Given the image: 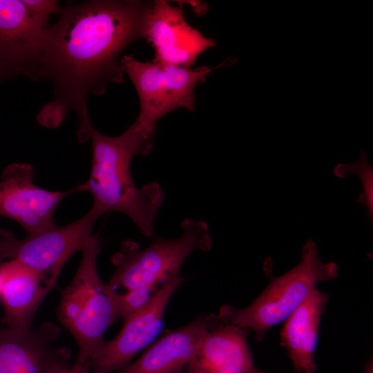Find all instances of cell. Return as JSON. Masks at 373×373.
I'll return each instance as SVG.
<instances>
[{"instance_id":"cell-21","label":"cell","mask_w":373,"mask_h":373,"mask_svg":"<svg viewBox=\"0 0 373 373\" xmlns=\"http://www.w3.org/2000/svg\"><path fill=\"white\" fill-rule=\"evenodd\" d=\"M56 373H92L89 372V369H86L84 367L76 365L74 364L73 366H66L61 369H60L59 371H57Z\"/></svg>"},{"instance_id":"cell-6","label":"cell","mask_w":373,"mask_h":373,"mask_svg":"<svg viewBox=\"0 0 373 373\" xmlns=\"http://www.w3.org/2000/svg\"><path fill=\"white\" fill-rule=\"evenodd\" d=\"M238 60L229 57L218 66L191 68L152 61H141L125 55L121 66L133 82L140 99L136 122L149 131H155L157 122L169 113L184 108L195 109V88L210 73L219 67H229Z\"/></svg>"},{"instance_id":"cell-15","label":"cell","mask_w":373,"mask_h":373,"mask_svg":"<svg viewBox=\"0 0 373 373\" xmlns=\"http://www.w3.org/2000/svg\"><path fill=\"white\" fill-rule=\"evenodd\" d=\"M0 280L3 321L6 327H30L39 306L55 283L13 259L1 265Z\"/></svg>"},{"instance_id":"cell-20","label":"cell","mask_w":373,"mask_h":373,"mask_svg":"<svg viewBox=\"0 0 373 373\" xmlns=\"http://www.w3.org/2000/svg\"><path fill=\"white\" fill-rule=\"evenodd\" d=\"M12 232L0 228V266L7 259L6 247Z\"/></svg>"},{"instance_id":"cell-1","label":"cell","mask_w":373,"mask_h":373,"mask_svg":"<svg viewBox=\"0 0 373 373\" xmlns=\"http://www.w3.org/2000/svg\"><path fill=\"white\" fill-rule=\"evenodd\" d=\"M153 1L94 0L61 8L46 28L35 80L53 86L52 100L39 111L42 126L57 127L69 111L78 119L80 142L90 138L93 125L87 109L88 94L102 95L109 84L124 78L120 55L132 43L145 39Z\"/></svg>"},{"instance_id":"cell-18","label":"cell","mask_w":373,"mask_h":373,"mask_svg":"<svg viewBox=\"0 0 373 373\" xmlns=\"http://www.w3.org/2000/svg\"><path fill=\"white\" fill-rule=\"evenodd\" d=\"M164 281H155L124 294L118 293L119 318L124 321L144 307Z\"/></svg>"},{"instance_id":"cell-23","label":"cell","mask_w":373,"mask_h":373,"mask_svg":"<svg viewBox=\"0 0 373 373\" xmlns=\"http://www.w3.org/2000/svg\"><path fill=\"white\" fill-rule=\"evenodd\" d=\"M364 373H372V361L367 365Z\"/></svg>"},{"instance_id":"cell-9","label":"cell","mask_w":373,"mask_h":373,"mask_svg":"<svg viewBox=\"0 0 373 373\" xmlns=\"http://www.w3.org/2000/svg\"><path fill=\"white\" fill-rule=\"evenodd\" d=\"M34 169L26 163H12L3 170L0 179V216L19 224L27 236L46 230L56 224L55 211L66 198L78 192L49 191L34 183Z\"/></svg>"},{"instance_id":"cell-11","label":"cell","mask_w":373,"mask_h":373,"mask_svg":"<svg viewBox=\"0 0 373 373\" xmlns=\"http://www.w3.org/2000/svg\"><path fill=\"white\" fill-rule=\"evenodd\" d=\"M48 21L22 0H0V68L9 78L22 75L35 80Z\"/></svg>"},{"instance_id":"cell-17","label":"cell","mask_w":373,"mask_h":373,"mask_svg":"<svg viewBox=\"0 0 373 373\" xmlns=\"http://www.w3.org/2000/svg\"><path fill=\"white\" fill-rule=\"evenodd\" d=\"M335 176L345 178L350 173L356 175L360 179L363 191L356 202L366 208V215L369 218L371 225L373 220V169L370 165L367 154L361 151L359 159L350 164H338L334 169Z\"/></svg>"},{"instance_id":"cell-19","label":"cell","mask_w":373,"mask_h":373,"mask_svg":"<svg viewBox=\"0 0 373 373\" xmlns=\"http://www.w3.org/2000/svg\"><path fill=\"white\" fill-rule=\"evenodd\" d=\"M27 8L37 15L48 19L52 14L59 13L61 8L55 0H22Z\"/></svg>"},{"instance_id":"cell-4","label":"cell","mask_w":373,"mask_h":373,"mask_svg":"<svg viewBox=\"0 0 373 373\" xmlns=\"http://www.w3.org/2000/svg\"><path fill=\"white\" fill-rule=\"evenodd\" d=\"M301 254L294 267L277 277L269 276L267 287L248 306L223 305L218 314L220 320L254 331L256 339L261 341L269 329L285 321L318 283L338 276V265L323 262L313 240L306 241Z\"/></svg>"},{"instance_id":"cell-22","label":"cell","mask_w":373,"mask_h":373,"mask_svg":"<svg viewBox=\"0 0 373 373\" xmlns=\"http://www.w3.org/2000/svg\"><path fill=\"white\" fill-rule=\"evenodd\" d=\"M8 76L6 73L0 68V81L8 79Z\"/></svg>"},{"instance_id":"cell-12","label":"cell","mask_w":373,"mask_h":373,"mask_svg":"<svg viewBox=\"0 0 373 373\" xmlns=\"http://www.w3.org/2000/svg\"><path fill=\"white\" fill-rule=\"evenodd\" d=\"M145 39L152 44L157 63L191 68L204 51L216 46L186 21L181 6L153 1Z\"/></svg>"},{"instance_id":"cell-24","label":"cell","mask_w":373,"mask_h":373,"mask_svg":"<svg viewBox=\"0 0 373 373\" xmlns=\"http://www.w3.org/2000/svg\"><path fill=\"white\" fill-rule=\"evenodd\" d=\"M256 373H265V372H260V371H259V370H257V371L256 372Z\"/></svg>"},{"instance_id":"cell-16","label":"cell","mask_w":373,"mask_h":373,"mask_svg":"<svg viewBox=\"0 0 373 373\" xmlns=\"http://www.w3.org/2000/svg\"><path fill=\"white\" fill-rule=\"evenodd\" d=\"M328 300L326 293L316 288L285 321L280 342L298 373H314L316 370L314 352Z\"/></svg>"},{"instance_id":"cell-8","label":"cell","mask_w":373,"mask_h":373,"mask_svg":"<svg viewBox=\"0 0 373 373\" xmlns=\"http://www.w3.org/2000/svg\"><path fill=\"white\" fill-rule=\"evenodd\" d=\"M102 215L92 206L82 217L66 225L55 224L21 240L13 234L8 244V259L21 262L55 284L66 262L82 251L93 235L95 223Z\"/></svg>"},{"instance_id":"cell-3","label":"cell","mask_w":373,"mask_h":373,"mask_svg":"<svg viewBox=\"0 0 373 373\" xmlns=\"http://www.w3.org/2000/svg\"><path fill=\"white\" fill-rule=\"evenodd\" d=\"M99 241L93 235L82 252L79 267L61 294L57 309L61 323L78 345L75 365L90 369L108 328L119 319L118 292L104 283L97 269Z\"/></svg>"},{"instance_id":"cell-7","label":"cell","mask_w":373,"mask_h":373,"mask_svg":"<svg viewBox=\"0 0 373 373\" xmlns=\"http://www.w3.org/2000/svg\"><path fill=\"white\" fill-rule=\"evenodd\" d=\"M183 280L180 273L170 276L144 307L124 320L119 334L113 339L105 341L93 358L92 373L117 372L153 343L162 330L168 303Z\"/></svg>"},{"instance_id":"cell-13","label":"cell","mask_w":373,"mask_h":373,"mask_svg":"<svg viewBox=\"0 0 373 373\" xmlns=\"http://www.w3.org/2000/svg\"><path fill=\"white\" fill-rule=\"evenodd\" d=\"M218 314L200 315L151 344L133 363L116 373H183Z\"/></svg>"},{"instance_id":"cell-10","label":"cell","mask_w":373,"mask_h":373,"mask_svg":"<svg viewBox=\"0 0 373 373\" xmlns=\"http://www.w3.org/2000/svg\"><path fill=\"white\" fill-rule=\"evenodd\" d=\"M60 329L46 322L13 329L0 326V373H56L68 366L70 352L56 345Z\"/></svg>"},{"instance_id":"cell-2","label":"cell","mask_w":373,"mask_h":373,"mask_svg":"<svg viewBox=\"0 0 373 373\" xmlns=\"http://www.w3.org/2000/svg\"><path fill=\"white\" fill-rule=\"evenodd\" d=\"M155 131L146 130L135 121L117 136L106 135L93 125L92 160L88 179L77 186L88 191L93 207L103 215L120 212L130 218L144 236L155 235L154 224L165 198L155 182L137 187L132 178L131 165L136 155H146L152 150Z\"/></svg>"},{"instance_id":"cell-14","label":"cell","mask_w":373,"mask_h":373,"mask_svg":"<svg viewBox=\"0 0 373 373\" xmlns=\"http://www.w3.org/2000/svg\"><path fill=\"white\" fill-rule=\"evenodd\" d=\"M249 329L218 320L205 335L186 373H256L247 343Z\"/></svg>"},{"instance_id":"cell-5","label":"cell","mask_w":373,"mask_h":373,"mask_svg":"<svg viewBox=\"0 0 373 373\" xmlns=\"http://www.w3.org/2000/svg\"><path fill=\"white\" fill-rule=\"evenodd\" d=\"M182 234L175 238L152 237L142 248L136 242L125 240L111 261L115 267L108 285L125 292L155 281H164L180 273L184 260L195 251H208L212 244L209 228L200 220L186 218L181 223Z\"/></svg>"}]
</instances>
